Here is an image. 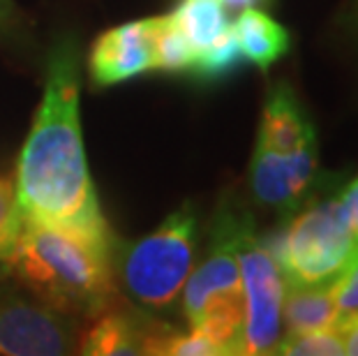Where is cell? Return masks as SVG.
<instances>
[{
    "label": "cell",
    "instance_id": "1",
    "mask_svg": "<svg viewBox=\"0 0 358 356\" xmlns=\"http://www.w3.org/2000/svg\"><path fill=\"white\" fill-rule=\"evenodd\" d=\"M17 194L24 218L111 238L83 148L74 42L58 44L49 56L40 111L19 155Z\"/></svg>",
    "mask_w": 358,
    "mask_h": 356
},
{
    "label": "cell",
    "instance_id": "2",
    "mask_svg": "<svg viewBox=\"0 0 358 356\" xmlns=\"http://www.w3.org/2000/svg\"><path fill=\"white\" fill-rule=\"evenodd\" d=\"M5 271L30 297L77 322L95 320L116 299L111 238L72 227L24 218Z\"/></svg>",
    "mask_w": 358,
    "mask_h": 356
},
{
    "label": "cell",
    "instance_id": "3",
    "mask_svg": "<svg viewBox=\"0 0 358 356\" xmlns=\"http://www.w3.org/2000/svg\"><path fill=\"white\" fill-rule=\"evenodd\" d=\"M199 218L185 204L120 255L125 292L150 313H169L194 269Z\"/></svg>",
    "mask_w": 358,
    "mask_h": 356
},
{
    "label": "cell",
    "instance_id": "4",
    "mask_svg": "<svg viewBox=\"0 0 358 356\" xmlns=\"http://www.w3.org/2000/svg\"><path fill=\"white\" fill-rule=\"evenodd\" d=\"M287 287L335 280L356 255L358 238L340 197L310 204L280 232L264 236Z\"/></svg>",
    "mask_w": 358,
    "mask_h": 356
},
{
    "label": "cell",
    "instance_id": "5",
    "mask_svg": "<svg viewBox=\"0 0 358 356\" xmlns=\"http://www.w3.org/2000/svg\"><path fill=\"white\" fill-rule=\"evenodd\" d=\"M236 255L245 299V336L241 354H275L278 343L285 336L282 303L287 294V280L268 245L257 236L250 215H241Z\"/></svg>",
    "mask_w": 358,
    "mask_h": 356
},
{
    "label": "cell",
    "instance_id": "6",
    "mask_svg": "<svg viewBox=\"0 0 358 356\" xmlns=\"http://www.w3.org/2000/svg\"><path fill=\"white\" fill-rule=\"evenodd\" d=\"M77 345V320L47 308L0 269V354L60 356Z\"/></svg>",
    "mask_w": 358,
    "mask_h": 356
},
{
    "label": "cell",
    "instance_id": "7",
    "mask_svg": "<svg viewBox=\"0 0 358 356\" xmlns=\"http://www.w3.org/2000/svg\"><path fill=\"white\" fill-rule=\"evenodd\" d=\"M319 180L317 137L292 153H273L255 148L250 164V187L259 204L275 208L282 215H294Z\"/></svg>",
    "mask_w": 358,
    "mask_h": 356
},
{
    "label": "cell",
    "instance_id": "8",
    "mask_svg": "<svg viewBox=\"0 0 358 356\" xmlns=\"http://www.w3.org/2000/svg\"><path fill=\"white\" fill-rule=\"evenodd\" d=\"M88 70L95 88H109L153 72V17L102 33L90 49Z\"/></svg>",
    "mask_w": 358,
    "mask_h": 356
},
{
    "label": "cell",
    "instance_id": "9",
    "mask_svg": "<svg viewBox=\"0 0 358 356\" xmlns=\"http://www.w3.org/2000/svg\"><path fill=\"white\" fill-rule=\"evenodd\" d=\"M241 215L222 208L215 215V225L210 232V248L206 259L196 269H192L185 287H182V313L192 324L199 315L206 299L217 292L243 290L241 285V266L236 255V234H238Z\"/></svg>",
    "mask_w": 358,
    "mask_h": 356
},
{
    "label": "cell",
    "instance_id": "10",
    "mask_svg": "<svg viewBox=\"0 0 358 356\" xmlns=\"http://www.w3.org/2000/svg\"><path fill=\"white\" fill-rule=\"evenodd\" d=\"M315 137V125L289 83H275L266 95L257 146L273 153H292Z\"/></svg>",
    "mask_w": 358,
    "mask_h": 356
},
{
    "label": "cell",
    "instance_id": "11",
    "mask_svg": "<svg viewBox=\"0 0 358 356\" xmlns=\"http://www.w3.org/2000/svg\"><path fill=\"white\" fill-rule=\"evenodd\" d=\"M231 30L243 51V58L264 72L292 49L289 30L273 19L268 12H264L262 7L241 10L238 19L231 24Z\"/></svg>",
    "mask_w": 358,
    "mask_h": 356
},
{
    "label": "cell",
    "instance_id": "12",
    "mask_svg": "<svg viewBox=\"0 0 358 356\" xmlns=\"http://www.w3.org/2000/svg\"><path fill=\"white\" fill-rule=\"evenodd\" d=\"M189 329H199L217 345L220 354H241L245 336V299L243 290L217 292L206 299Z\"/></svg>",
    "mask_w": 358,
    "mask_h": 356
},
{
    "label": "cell",
    "instance_id": "13",
    "mask_svg": "<svg viewBox=\"0 0 358 356\" xmlns=\"http://www.w3.org/2000/svg\"><path fill=\"white\" fill-rule=\"evenodd\" d=\"M282 327L285 333L338 329L333 280L319 285L287 287L285 303H282Z\"/></svg>",
    "mask_w": 358,
    "mask_h": 356
},
{
    "label": "cell",
    "instance_id": "14",
    "mask_svg": "<svg viewBox=\"0 0 358 356\" xmlns=\"http://www.w3.org/2000/svg\"><path fill=\"white\" fill-rule=\"evenodd\" d=\"M143 324H146V317H132L109 308L97 315L90 329L79 336L77 352L90 356L141 354Z\"/></svg>",
    "mask_w": 358,
    "mask_h": 356
},
{
    "label": "cell",
    "instance_id": "15",
    "mask_svg": "<svg viewBox=\"0 0 358 356\" xmlns=\"http://www.w3.org/2000/svg\"><path fill=\"white\" fill-rule=\"evenodd\" d=\"M171 17L194 51L213 44L231 26L227 19L224 5L220 0H180Z\"/></svg>",
    "mask_w": 358,
    "mask_h": 356
},
{
    "label": "cell",
    "instance_id": "16",
    "mask_svg": "<svg viewBox=\"0 0 358 356\" xmlns=\"http://www.w3.org/2000/svg\"><path fill=\"white\" fill-rule=\"evenodd\" d=\"M196 51L171 14L153 17V70L182 74L194 65Z\"/></svg>",
    "mask_w": 358,
    "mask_h": 356
},
{
    "label": "cell",
    "instance_id": "17",
    "mask_svg": "<svg viewBox=\"0 0 358 356\" xmlns=\"http://www.w3.org/2000/svg\"><path fill=\"white\" fill-rule=\"evenodd\" d=\"M243 60L245 58H243V51L229 26V30H224L215 42L196 51L189 74H194L199 81H220L234 70H238Z\"/></svg>",
    "mask_w": 358,
    "mask_h": 356
},
{
    "label": "cell",
    "instance_id": "18",
    "mask_svg": "<svg viewBox=\"0 0 358 356\" xmlns=\"http://www.w3.org/2000/svg\"><path fill=\"white\" fill-rule=\"evenodd\" d=\"M275 354L289 356H342L347 354L345 333L340 329L308 331V333H285L278 343Z\"/></svg>",
    "mask_w": 358,
    "mask_h": 356
},
{
    "label": "cell",
    "instance_id": "19",
    "mask_svg": "<svg viewBox=\"0 0 358 356\" xmlns=\"http://www.w3.org/2000/svg\"><path fill=\"white\" fill-rule=\"evenodd\" d=\"M24 222V213L19 206L17 180L10 173H0V269L10 257L14 241H17Z\"/></svg>",
    "mask_w": 358,
    "mask_h": 356
},
{
    "label": "cell",
    "instance_id": "20",
    "mask_svg": "<svg viewBox=\"0 0 358 356\" xmlns=\"http://www.w3.org/2000/svg\"><path fill=\"white\" fill-rule=\"evenodd\" d=\"M333 299L338 310V329L345 331L358 322V250L342 273L333 280Z\"/></svg>",
    "mask_w": 358,
    "mask_h": 356
},
{
    "label": "cell",
    "instance_id": "21",
    "mask_svg": "<svg viewBox=\"0 0 358 356\" xmlns=\"http://www.w3.org/2000/svg\"><path fill=\"white\" fill-rule=\"evenodd\" d=\"M342 204H345L347 213H349V220H352V227H354V234L358 238V176L349 183L345 190L340 194Z\"/></svg>",
    "mask_w": 358,
    "mask_h": 356
},
{
    "label": "cell",
    "instance_id": "22",
    "mask_svg": "<svg viewBox=\"0 0 358 356\" xmlns=\"http://www.w3.org/2000/svg\"><path fill=\"white\" fill-rule=\"evenodd\" d=\"M224 10H245V7H264L271 5L273 0H220Z\"/></svg>",
    "mask_w": 358,
    "mask_h": 356
},
{
    "label": "cell",
    "instance_id": "23",
    "mask_svg": "<svg viewBox=\"0 0 358 356\" xmlns=\"http://www.w3.org/2000/svg\"><path fill=\"white\" fill-rule=\"evenodd\" d=\"M342 333H345V347H347V354L358 356V322H356V324H352V327H347Z\"/></svg>",
    "mask_w": 358,
    "mask_h": 356
},
{
    "label": "cell",
    "instance_id": "24",
    "mask_svg": "<svg viewBox=\"0 0 358 356\" xmlns=\"http://www.w3.org/2000/svg\"><path fill=\"white\" fill-rule=\"evenodd\" d=\"M14 17V5L12 0H0V26L7 24Z\"/></svg>",
    "mask_w": 358,
    "mask_h": 356
}]
</instances>
